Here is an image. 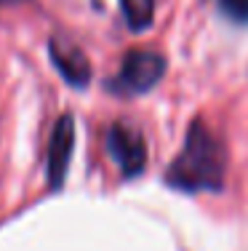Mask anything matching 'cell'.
<instances>
[{
  "label": "cell",
  "mask_w": 248,
  "mask_h": 251,
  "mask_svg": "<svg viewBox=\"0 0 248 251\" xmlns=\"http://www.w3.org/2000/svg\"><path fill=\"white\" fill-rule=\"evenodd\" d=\"M227 174V150L222 139L205 126V121L195 118L187 126L181 150L165 169V184L179 193H219Z\"/></svg>",
  "instance_id": "6da1fadb"
},
{
  "label": "cell",
  "mask_w": 248,
  "mask_h": 251,
  "mask_svg": "<svg viewBox=\"0 0 248 251\" xmlns=\"http://www.w3.org/2000/svg\"><path fill=\"white\" fill-rule=\"evenodd\" d=\"M165 56L152 49H131L123 56L117 75L107 83L110 94L115 97H139L155 88L165 75Z\"/></svg>",
  "instance_id": "7a4b0ae2"
},
{
  "label": "cell",
  "mask_w": 248,
  "mask_h": 251,
  "mask_svg": "<svg viewBox=\"0 0 248 251\" xmlns=\"http://www.w3.org/2000/svg\"><path fill=\"white\" fill-rule=\"evenodd\" d=\"M104 145H107L110 158L117 163V169H120V174L126 179H134V176H139L141 171H144V166H147V142H144V134H141L134 123L115 121L107 128Z\"/></svg>",
  "instance_id": "3957f363"
},
{
  "label": "cell",
  "mask_w": 248,
  "mask_h": 251,
  "mask_svg": "<svg viewBox=\"0 0 248 251\" xmlns=\"http://www.w3.org/2000/svg\"><path fill=\"white\" fill-rule=\"evenodd\" d=\"M72 152H75V118L72 112H64L56 121L54 131H51L48 152H45V182H48L51 193H56L67 179Z\"/></svg>",
  "instance_id": "277c9868"
},
{
  "label": "cell",
  "mask_w": 248,
  "mask_h": 251,
  "mask_svg": "<svg viewBox=\"0 0 248 251\" xmlns=\"http://www.w3.org/2000/svg\"><path fill=\"white\" fill-rule=\"evenodd\" d=\"M48 59L54 70L72 88H86L91 83V62L83 53L80 46H75L69 38H51L48 40Z\"/></svg>",
  "instance_id": "5b68a950"
},
{
  "label": "cell",
  "mask_w": 248,
  "mask_h": 251,
  "mask_svg": "<svg viewBox=\"0 0 248 251\" xmlns=\"http://www.w3.org/2000/svg\"><path fill=\"white\" fill-rule=\"evenodd\" d=\"M155 3L158 0H117L126 27L131 32H147L155 22Z\"/></svg>",
  "instance_id": "8992f818"
},
{
  "label": "cell",
  "mask_w": 248,
  "mask_h": 251,
  "mask_svg": "<svg viewBox=\"0 0 248 251\" xmlns=\"http://www.w3.org/2000/svg\"><path fill=\"white\" fill-rule=\"evenodd\" d=\"M214 3L219 8V14L232 25H240V27L248 25V0H214Z\"/></svg>",
  "instance_id": "52a82bcc"
},
{
  "label": "cell",
  "mask_w": 248,
  "mask_h": 251,
  "mask_svg": "<svg viewBox=\"0 0 248 251\" xmlns=\"http://www.w3.org/2000/svg\"><path fill=\"white\" fill-rule=\"evenodd\" d=\"M22 3H29V0H0V8H5V5H22Z\"/></svg>",
  "instance_id": "ba28073f"
}]
</instances>
